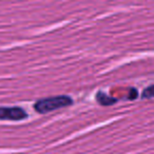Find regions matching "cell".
I'll list each match as a JSON object with an SVG mask.
<instances>
[{
    "instance_id": "1",
    "label": "cell",
    "mask_w": 154,
    "mask_h": 154,
    "mask_svg": "<svg viewBox=\"0 0 154 154\" xmlns=\"http://www.w3.org/2000/svg\"><path fill=\"white\" fill-rule=\"evenodd\" d=\"M73 100L71 97L66 96V95H61V96L49 97V98L38 100L35 103L34 108L38 113L45 114L48 113V112L54 111V110L68 107V106H71Z\"/></svg>"
},
{
    "instance_id": "2",
    "label": "cell",
    "mask_w": 154,
    "mask_h": 154,
    "mask_svg": "<svg viewBox=\"0 0 154 154\" xmlns=\"http://www.w3.org/2000/svg\"><path fill=\"white\" fill-rule=\"evenodd\" d=\"M28 114L21 108H0V120H21Z\"/></svg>"
},
{
    "instance_id": "3",
    "label": "cell",
    "mask_w": 154,
    "mask_h": 154,
    "mask_svg": "<svg viewBox=\"0 0 154 154\" xmlns=\"http://www.w3.org/2000/svg\"><path fill=\"white\" fill-rule=\"evenodd\" d=\"M96 99L100 105L103 106H109V105H113V103H116V99L115 98H112V97L107 96L106 94L101 92H98L96 95Z\"/></svg>"
},
{
    "instance_id": "4",
    "label": "cell",
    "mask_w": 154,
    "mask_h": 154,
    "mask_svg": "<svg viewBox=\"0 0 154 154\" xmlns=\"http://www.w3.org/2000/svg\"><path fill=\"white\" fill-rule=\"evenodd\" d=\"M143 98H152L154 97V86H151L149 88H147L143 93Z\"/></svg>"
}]
</instances>
